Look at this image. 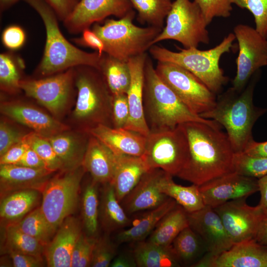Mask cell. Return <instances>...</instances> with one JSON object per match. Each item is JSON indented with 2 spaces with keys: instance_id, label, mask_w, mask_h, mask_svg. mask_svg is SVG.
<instances>
[{
  "instance_id": "cell-16",
  "label": "cell",
  "mask_w": 267,
  "mask_h": 267,
  "mask_svg": "<svg viewBox=\"0 0 267 267\" xmlns=\"http://www.w3.org/2000/svg\"><path fill=\"white\" fill-rule=\"evenodd\" d=\"M204 204L215 208L229 201L246 198L259 190L258 179L231 172L199 185Z\"/></svg>"
},
{
  "instance_id": "cell-53",
  "label": "cell",
  "mask_w": 267,
  "mask_h": 267,
  "mask_svg": "<svg viewBox=\"0 0 267 267\" xmlns=\"http://www.w3.org/2000/svg\"><path fill=\"white\" fill-rule=\"evenodd\" d=\"M17 165L32 168H46L42 159L30 146Z\"/></svg>"
},
{
  "instance_id": "cell-55",
  "label": "cell",
  "mask_w": 267,
  "mask_h": 267,
  "mask_svg": "<svg viewBox=\"0 0 267 267\" xmlns=\"http://www.w3.org/2000/svg\"><path fill=\"white\" fill-rule=\"evenodd\" d=\"M88 236V235L82 233L78 238L72 252L71 267H78Z\"/></svg>"
},
{
  "instance_id": "cell-28",
  "label": "cell",
  "mask_w": 267,
  "mask_h": 267,
  "mask_svg": "<svg viewBox=\"0 0 267 267\" xmlns=\"http://www.w3.org/2000/svg\"><path fill=\"white\" fill-rule=\"evenodd\" d=\"M178 203L168 197L159 206L147 210L134 224L121 230L117 236L120 243H133L143 241L152 232L160 220Z\"/></svg>"
},
{
  "instance_id": "cell-14",
  "label": "cell",
  "mask_w": 267,
  "mask_h": 267,
  "mask_svg": "<svg viewBox=\"0 0 267 267\" xmlns=\"http://www.w3.org/2000/svg\"><path fill=\"white\" fill-rule=\"evenodd\" d=\"M246 198L229 201L215 208L234 243L254 239L267 219L264 208L259 203L250 206Z\"/></svg>"
},
{
  "instance_id": "cell-15",
  "label": "cell",
  "mask_w": 267,
  "mask_h": 267,
  "mask_svg": "<svg viewBox=\"0 0 267 267\" xmlns=\"http://www.w3.org/2000/svg\"><path fill=\"white\" fill-rule=\"evenodd\" d=\"M133 9L129 0H80L63 22L69 33L77 34L110 16L120 18Z\"/></svg>"
},
{
  "instance_id": "cell-49",
  "label": "cell",
  "mask_w": 267,
  "mask_h": 267,
  "mask_svg": "<svg viewBox=\"0 0 267 267\" xmlns=\"http://www.w3.org/2000/svg\"><path fill=\"white\" fill-rule=\"evenodd\" d=\"M29 147V145L23 138L0 156V165H17Z\"/></svg>"
},
{
  "instance_id": "cell-41",
  "label": "cell",
  "mask_w": 267,
  "mask_h": 267,
  "mask_svg": "<svg viewBox=\"0 0 267 267\" xmlns=\"http://www.w3.org/2000/svg\"><path fill=\"white\" fill-rule=\"evenodd\" d=\"M24 139L42 159L48 170L53 172L61 171V162L47 137L31 131Z\"/></svg>"
},
{
  "instance_id": "cell-6",
  "label": "cell",
  "mask_w": 267,
  "mask_h": 267,
  "mask_svg": "<svg viewBox=\"0 0 267 267\" xmlns=\"http://www.w3.org/2000/svg\"><path fill=\"white\" fill-rule=\"evenodd\" d=\"M235 39L234 34L229 33L219 44L207 50L178 48L179 51L176 52L154 44L148 50L157 61L173 63L188 70L217 94L228 80L220 66V60L223 54L230 51Z\"/></svg>"
},
{
  "instance_id": "cell-47",
  "label": "cell",
  "mask_w": 267,
  "mask_h": 267,
  "mask_svg": "<svg viewBox=\"0 0 267 267\" xmlns=\"http://www.w3.org/2000/svg\"><path fill=\"white\" fill-rule=\"evenodd\" d=\"M113 127L124 128L129 117V107L126 94L113 95Z\"/></svg>"
},
{
  "instance_id": "cell-34",
  "label": "cell",
  "mask_w": 267,
  "mask_h": 267,
  "mask_svg": "<svg viewBox=\"0 0 267 267\" xmlns=\"http://www.w3.org/2000/svg\"><path fill=\"white\" fill-rule=\"evenodd\" d=\"M98 70L102 74L113 95L127 94L131 82L128 62L103 52Z\"/></svg>"
},
{
  "instance_id": "cell-9",
  "label": "cell",
  "mask_w": 267,
  "mask_h": 267,
  "mask_svg": "<svg viewBox=\"0 0 267 267\" xmlns=\"http://www.w3.org/2000/svg\"><path fill=\"white\" fill-rule=\"evenodd\" d=\"M86 170L83 166L50 178L43 190L41 210L55 232L75 211L81 180Z\"/></svg>"
},
{
  "instance_id": "cell-30",
  "label": "cell",
  "mask_w": 267,
  "mask_h": 267,
  "mask_svg": "<svg viewBox=\"0 0 267 267\" xmlns=\"http://www.w3.org/2000/svg\"><path fill=\"white\" fill-rule=\"evenodd\" d=\"M133 254L138 267L179 266L172 245L163 246L149 241L136 242Z\"/></svg>"
},
{
  "instance_id": "cell-24",
  "label": "cell",
  "mask_w": 267,
  "mask_h": 267,
  "mask_svg": "<svg viewBox=\"0 0 267 267\" xmlns=\"http://www.w3.org/2000/svg\"><path fill=\"white\" fill-rule=\"evenodd\" d=\"M86 132L99 139L115 154L142 156L144 153L146 136L134 131L100 125Z\"/></svg>"
},
{
  "instance_id": "cell-56",
  "label": "cell",
  "mask_w": 267,
  "mask_h": 267,
  "mask_svg": "<svg viewBox=\"0 0 267 267\" xmlns=\"http://www.w3.org/2000/svg\"><path fill=\"white\" fill-rule=\"evenodd\" d=\"M110 266L111 267H135L137 265L132 253L131 255L121 254L114 258Z\"/></svg>"
},
{
  "instance_id": "cell-38",
  "label": "cell",
  "mask_w": 267,
  "mask_h": 267,
  "mask_svg": "<svg viewBox=\"0 0 267 267\" xmlns=\"http://www.w3.org/2000/svg\"><path fill=\"white\" fill-rule=\"evenodd\" d=\"M98 184L91 178L84 188L82 199L83 225L88 235L94 238L97 233L99 224Z\"/></svg>"
},
{
  "instance_id": "cell-4",
  "label": "cell",
  "mask_w": 267,
  "mask_h": 267,
  "mask_svg": "<svg viewBox=\"0 0 267 267\" xmlns=\"http://www.w3.org/2000/svg\"><path fill=\"white\" fill-rule=\"evenodd\" d=\"M143 109L150 132L175 128L189 122L221 126L193 113L160 78L148 55L144 67Z\"/></svg>"
},
{
  "instance_id": "cell-60",
  "label": "cell",
  "mask_w": 267,
  "mask_h": 267,
  "mask_svg": "<svg viewBox=\"0 0 267 267\" xmlns=\"http://www.w3.org/2000/svg\"></svg>"
},
{
  "instance_id": "cell-58",
  "label": "cell",
  "mask_w": 267,
  "mask_h": 267,
  "mask_svg": "<svg viewBox=\"0 0 267 267\" xmlns=\"http://www.w3.org/2000/svg\"><path fill=\"white\" fill-rule=\"evenodd\" d=\"M256 240L262 245L267 246V219L260 228Z\"/></svg>"
},
{
  "instance_id": "cell-3",
  "label": "cell",
  "mask_w": 267,
  "mask_h": 267,
  "mask_svg": "<svg viewBox=\"0 0 267 267\" xmlns=\"http://www.w3.org/2000/svg\"><path fill=\"white\" fill-rule=\"evenodd\" d=\"M24 0L40 16L46 32L44 53L35 71L37 78L81 65L98 69L102 54L96 51L88 52L82 50L69 42L60 31L56 13L44 0Z\"/></svg>"
},
{
  "instance_id": "cell-13",
  "label": "cell",
  "mask_w": 267,
  "mask_h": 267,
  "mask_svg": "<svg viewBox=\"0 0 267 267\" xmlns=\"http://www.w3.org/2000/svg\"><path fill=\"white\" fill-rule=\"evenodd\" d=\"M233 32L239 51L236 60V74L232 81V87L241 91L257 71L267 65V39L255 28L246 24L236 25Z\"/></svg>"
},
{
  "instance_id": "cell-31",
  "label": "cell",
  "mask_w": 267,
  "mask_h": 267,
  "mask_svg": "<svg viewBox=\"0 0 267 267\" xmlns=\"http://www.w3.org/2000/svg\"><path fill=\"white\" fill-rule=\"evenodd\" d=\"M172 176L165 172L159 183L161 192L174 199L187 213L198 211L205 206L199 185L188 186L176 183Z\"/></svg>"
},
{
  "instance_id": "cell-27",
  "label": "cell",
  "mask_w": 267,
  "mask_h": 267,
  "mask_svg": "<svg viewBox=\"0 0 267 267\" xmlns=\"http://www.w3.org/2000/svg\"><path fill=\"white\" fill-rule=\"evenodd\" d=\"M115 155V167L110 183L121 202L150 169L143 156Z\"/></svg>"
},
{
  "instance_id": "cell-11",
  "label": "cell",
  "mask_w": 267,
  "mask_h": 267,
  "mask_svg": "<svg viewBox=\"0 0 267 267\" xmlns=\"http://www.w3.org/2000/svg\"><path fill=\"white\" fill-rule=\"evenodd\" d=\"M188 154L187 140L178 125L173 129L150 131L146 136L142 156L150 169H160L172 176H177Z\"/></svg>"
},
{
  "instance_id": "cell-46",
  "label": "cell",
  "mask_w": 267,
  "mask_h": 267,
  "mask_svg": "<svg viewBox=\"0 0 267 267\" xmlns=\"http://www.w3.org/2000/svg\"><path fill=\"white\" fill-rule=\"evenodd\" d=\"M115 256V249L108 239L96 238L90 267H109Z\"/></svg>"
},
{
  "instance_id": "cell-12",
  "label": "cell",
  "mask_w": 267,
  "mask_h": 267,
  "mask_svg": "<svg viewBox=\"0 0 267 267\" xmlns=\"http://www.w3.org/2000/svg\"><path fill=\"white\" fill-rule=\"evenodd\" d=\"M155 69L163 82L194 114L199 116L215 106L216 94L188 70L173 63L159 61Z\"/></svg>"
},
{
  "instance_id": "cell-57",
  "label": "cell",
  "mask_w": 267,
  "mask_h": 267,
  "mask_svg": "<svg viewBox=\"0 0 267 267\" xmlns=\"http://www.w3.org/2000/svg\"><path fill=\"white\" fill-rule=\"evenodd\" d=\"M261 199L259 204L264 208L267 214V175L258 179Z\"/></svg>"
},
{
  "instance_id": "cell-23",
  "label": "cell",
  "mask_w": 267,
  "mask_h": 267,
  "mask_svg": "<svg viewBox=\"0 0 267 267\" xmlns=\"http://www.w3.org/2000/svg\"><path fill=\"white\" fill-rule=\"evenodd\" d=\"M46 246L44 255L50 267H71L74 247L82 234L79 221L69 216L63 222Z\"/></svg>"
},
{
  "instance_id": "cell-5",
  "label": "cell",
  "mask_w": 267,
  "mask_h": 267,
  "mask_svg": "<svg viewBox=\"0 0 267 267\" xmlns=\"http://www.w3.org/2000/svg\"><path fill=\"white\" fill-rule=\"evenodd\" d=\"M74 69L77 98L73 122L85 132L100 125L113 127V96L101 72L86 65Z\"/></svg>"
},
{
  "instance_id": "cell-42",
  "label": "cell",
  "mask_w": 267,
  "mask_h": 267,
  "mask_svg": "<svg viewBox=\"0 0 267 267\" xmlns=\"http://www.w3.org/2000/svg\"><path fill=\"white\" fill-rule=\"evenodd\" d=\"M233 172L259 179L267 175V157H253L244 152H235Z\"/></svg>"
},
{
  "instance_id": "cell-40",
  "label": "cell",
  "mask_w": 267,
  "mask_h": 267,
  "mask_svg": "<svg viewBox=\"0 0 267 267\" xmlns=\"http://www.w3.org/2000/svg\"><path fill=\"white\" fill-rule=\"evenodd\" d=\"M16 223L22 231L37 239L45 246L49 243L55 233L45 218L40 207L31 211Z\"/></svg>"
},
{
  "instance_id": "cell-26",
  "label": "cell",
  "mask_w": 267,
  "mask_h": 267,
  "mask_svg": "<svg viewBox=\"0 0 267 267\" xmlns=\"http://www.w3.org/2000/svg\"><path fill=\"white\" fill-rule=\"evenodd\" d=\"M89 135L82 166L94 181L102 184L111 183L115 167V155L99 139Z\"/></svg>"
},
{
  "instance_id": "cell-22",
  "label": "cell",
  "mask_w": 267,
  "mask_h": 267,
  "mask_svg": "<svg viewBox=\"0 0 267 267\" xmlns=\"http://www.w3.org/2000/svg\"><path fill=\"white\" fill-rule=\"evenodd\" d=\"M53 173L46 168L0 165L1 195L4 197L24 189H36L42 192Z\"/></svg>"
},
{
  "instance_id": "cell-45",
  "label": "cell",
  "mask_w": 267,
  "mask_h": 267,
  "mask_svg": "<svg viewBox=\"0 0 267 267\" xmlns=\"http://www.w3.org/2000/svg\"><path fill=\"white\" fill-rule=\"evenodd\" d=\"M10 120L3 116L2 118H0V156L11 146L22 140L27 134L14 126Z\"/></svg>"
},
{
  "instance_id": "cell-43",
  "label": "cell",
  "mask_w": 267,
  "mask_h": 267,
  "mask_svg": "<svg viewBox=\"0 0 267 267\" xmlns=\"http://www.w3.org/2000/svg\"><path fill=\"white\" fill-rule=\"evenodd\" d=\"M232 4L249 11L254 18L256 30L267 39V0H230Z\"/></svg>"
},
{
  "instance_id": "cell-54",
  "label": "cell",
  "mask_w": 267,
  "mask_h": 267,
  "mask_svg": "<svg viewBox=\"0 0 267 267\" xmlns=\"http://www.w3.org/2000/svg\"><path fill=\"white\" fill-rule=\"evenodd\" d=\"M243 152L253 157H267V141L258 142L253 139L248 144Z\"/></svg>"
},
{
  "instance_id": "cell-48",
  "label": "cell",
  "mask_w": 267,
  "mask_h": 267,
  "mask_svg": "<svg viewBox=\"0 0 267 267\" xmlns=\"http://www.w3.org/2000/svg\"><path fill=\"white\" fill-rule=\"evenodd\" d=\"M26 36L24 30L18 25H10L5 28L1 35L3 45L13 51L20 49L24 44Z\"/></svg>"
},
{
  "instance_id": "cell-7",
  "label": "cell",
  "mask_w": 267,
  "mask_h": 267,
  "mask_svg": "<svg viewBox=\"0 0 267 267\" xmlns=\"http://www.w3.org/2000/svg\"><path fill=\"white\" fill-rule=\"evenodd\" d=\"M135 14L133 9L122 18L106 19L102 24H93L91 30L103 43L104 53L127 62L132 57L149 50L162 29L136 26L133 22Z\"/></svg>"
},
{
  "instance_id": "cell-50",
  "label": "cell",
  "mask_w": 267,
  "mask_h": 267,
  "mask_svg": "<svg viewBox=\"0 0 267 267\" xmlns=\"http://www.w3.org/2000/svg\"><path fill=\"white\" fill-rule=\"evenodd\" d=\"M80 37L72 39L76 44L94 49L100 54L104 52V45L99 37L89 28L85 29Z\"/></svg>"
},
{
  "instance_id": "cell-25",
  "label": "cell",
  "mask_w": 267,
  "mask_h": 267,
  "mask_svg": "<svg viewBox=\"0 0 267 267\" xmlns=\"http://www.w3.org/2000/svg\"><path fill=\"white\" fill-rule=\"evenodd\" d=\"M89 135L83 131L69 130L47 137L61 162V171H72L82 166Z\"/></svg>"
},
{
  "instance_id": "cell-36",
  "label": "cell",
  "mask_w": 267,
  "mask_h": 267,
  "mask_svg": "<svg viewBox=\"0 0 267 267\" xmlns=\"http://www.w3.org/2000/svg\"><path fill=\"white\" fill-rule=\"evenodd\" d=\"M25 68L23 59L8 51L0 54V88L4 93L15 95L22 91L20 88L21 72Z\"/></svg>"
},
{
  "instance_id": "cell-18",
  "label": "cell",
  "mask_w": 267,
  "mask_h": 267,
  "mask_svg": "<svg viewBox=\"0 0 267 267\" xmlns=\"http://www.w3.org/2000/svg\"><path fill=\"white\" fill-rule=\"evenodd\" d=\"M187 217L189 226L205 244L207 255H218L233 245L220 216L213 208L205 205L198 211L187 213Z\"/></svg>"
},
{
  "instance_id": "cell-59",
  "label": "cell",
  "mask_w": 267,
  "mask_h": 267,
  "mask_svg": "<svg viewBox=\"0 0 267 267\" xmlns=\"http://www.w3.org/2000/svg\"><path fill=\"white\" fill-rule=\"evenodd\" d=\"M20 0H0V12L8 9Z\"/></svg>"
},
{
  "instance_id": "cell-39",
  "label": "cell",
  "mask_w": 267,
  "mask_h": 267,
  "mask_svg": "<svg viewBox=\"0 0 267 267\" xmlns=\"http://www.w3.org/2000/svg\"><path fill=\"white\" fill-rule=\"evenodd\" d=\"M5 237L8 250L42 257L45 247L42 243L24 233L16 222L9 223L5 227Z\"/></svg>"
},
{
  "instance_id": "cell-44",
  "label": "cell",
  "mask_w": 267,
  "mask_h": 267,
  "mask_svg": "<svg viewBox=\"0 0 267 267\" xmlns=\"http://www.w3.org/2000/svg\"><path fill=\"white\" fill-rule=\"evenodd\" d=\"M200 8L208 25L215 17L227 18L232 10L230 0H194Z\"/></svg>"
},
{
  "instance_id": "cell-19",
  "label": "cell",
  "mask_w": 267,
  "mask_h": 267,
  "mask_svg": "<svg viewBox=\"0 0 267 267\" xmlns=\"http://www.w3.org/2000/svg\"><path fill=\"white\" fill-rule=\"evenodd\" d=\"M192 267H267V246L252 239L236 243L220 254H206Z\"/></svg>"
},
{
  "instance_id": "cell-29",
  "label": "cell",
  "mask_w": 267,
  "mask_h": 267,
  "mask_svg": "<svg viewBox=\"0 0 267 267\" xmlns=\"http://www.w3.org/2000/svg\"><path fill=\"white\" fill-rule=\"evenodd\" d=\"M103 185L99 218L108 231L123 229L130 225L131 220L118 200L112 185L110 183Z\"/></svg>"
},
{
  "instance_id": "cell-1",
  "label": "cell",
  "mask_w": 267,
  "mask_h": 267,
  "mask_svg": "<svg viewBox=\"0 0 267 267\" xmlns=\"http://www.w3.org/2000/svg\"><path fill=\"white\" fill-rule=\"evenodd\" d=\"M179 125L187 140L188 154L177 177L199 186L233 172L235 152L221 126L198 122Z\"/></svg>"
},
{
  "instance_id": "cell-2",
  "label": "cell",
  "mask_w": 267,
  "mask_h": 267,
  "mask_svg": "<svg viewBox=\"0 0 267 267\" xmlns=\"http://www.w3.org/2000/svg\"><path fill=\"white\" fill-rule=\"evenodd\" d=\"M260 75V69L241 91L229 88L219 95L212 109L199 115L204 119H213L225 129L235 152H243L253 140V127L267 111L253 103L254 89Z\"/></svg>"
},
{
  "instance_id": "cell-10",
  "label": "cell",
  "mask_w": 267,
  "mask_h": 267,
  "mask_svg": "<svg viewBox=\"0 0 267 267\" xmlns=\"http://www.w3.org/2000/svg\"><path fill=\"white\" fill-rule=\"evenodd\" d=\"M75 69L48 76L22 79L20 88L25 95L35 100L60 120L65 114L75 93Z\"/></svg>"
},
{
  "instance_id": "cell-37",
  "label": "cell",
  "mask_w": 267,
  "mask_h": 267,
  "mask_svg": "<svg viewBox=\"0 0 267 267\" xmlns=\"http://www.w3.org/2000/svg\"><path fill=\"white\" fill-rule=\"evenodd\" d=\"M129 0L137 12L139 22L163 29L165 20L173 3L171 0Z\"/></svg>"
},
{
  "instance_id": "cell-35",
  "label": "cell",
  "mask_w": 267,
  "mask_h": 267,
  "mask_svg": "<svg viewBox=\"0 0 267 267\" xmlns=\"http://www.w3.org/2000/svg\"><path fill=\"white\" fill-rule=\"evenodd\" d=\"M171 245L180 265L192 267L207 252L203 240L189 226L178 235Z\"/></svg>"
},
{
  "instance_id": "cell-17",
  "label": "cell",
  "mask_w": 267,
  "mask_h": 267,
  "mask_svg": "<svg viewBox=\"0 0 267 267\" xmlns=\"http://www.w3.org/2000/svg\"><path fill=\"white\" fill-rule=\"evenodd\" d=\"M2 116L45 137L70 130V127L32 104L20 100L1 101Z\"/></svg>"
},
{
  "instance_id": "cell-8",
  "label": "cell",
  "mask_w": 267,
  "mask_h": 267,
  "mask_svg": "<svg viewBox=\"0 0 267 267\" xmlns=\"http://www.w3.org/2000/svg\"><path fill=\"white\" fill-rule=\"evenodd\" d=\"M207 24L198 5L190 0H175L166 18V25L155 38L152 45L172 40L184 48L198 47L210 43Z\"/></svg>"
},
{
  "instance_id": "cell-51",
  "label": "cell",
  "mask_w": 267,
  "mask_h": 267,
  "mask_svg": "<svg viewBox=\"0 0 267 267\" xmlns=\"http://www.w3.org/2000/svg\"><path fill=\"white\" fill-rule=\"evenodd\" d=\"M14 267H41L44 265L42 257L8 250Z\"/></svg>"
},
{
  "instance_id": "cell-32",
  "label": "cell",
  "mask_w": 267,
  "mask_h": 267,
  "mask_svg": "<svg viewBox=\"0 0 267 267\" xmlns=\"http://www.w3.org/2000/svg\"><path fill=\"white\" fill-rule=\"evenodd\" d=\"M188 226L187 213L177 204L160 220L148 241L158 245H170L178 235Z\"/></svg>"
},
{
  "instance_id": "cell-21",
  "label": "cell",
  "mask_w": 267,
  "mask_h": 267,
  "mask_svg": "<svg viewBox=\"0 0 267 267\" xmlns=\"http://www.w3.org/2000/svg\"><path fill=\"white\" fill-rule=\"evenodd\" d=\"M165 173L160 169H151L124 198L121 203L128 215L155 208L169 197L161 192L159 183Z\"/></svg>"
},
{
  "instance_id": "cell-20",
  "label": "cell",
  "mask_w": 267,
  "mask_h": 267,
  "mask_svg": "<svg viewBox=\"0 0 267 267\" xmlns=\"http://www.w3.org/2000/svg\"><path fill=\"white\" fill-rule=\"evenodd\" d=\"M147 53L132 57L128 61L131 82L127 93L129 117L124 128L147 136L150 130L146 123L143 109L144 67Z\"/></svg>"
},
{
  "instance_id": "cell-52",
  "label": "cell",
  "mask_w": 267,
  "mask_h": 267,
  "mask_svg": "<svg viewBox=\"0 0 267 267\" xmlns=\"http://www.w3.org/2000/svg\"><path fill=\"white\" fill-rule=\"evenodd\" d=\"M52 8L58 19L63 22L72 13L79 0H44Z\"/></svg>"
},
{
  "instance_id": "cell-33",
  "label": "cell",
  "mask_w": 267,
  "mask_h": 267,
  "mask_svg": "<svg viewBox=\"0 0 267 267\" xmlns=\"http://www.w3.org/2000/svg\"><path fill=\"white\" fill-rule=\"evenodd\" d=\"M41 192L36 189H24L4 196L0 203L1 219L9 223L24 217L37 204Z\"/></svg>"
}]
</instances>
